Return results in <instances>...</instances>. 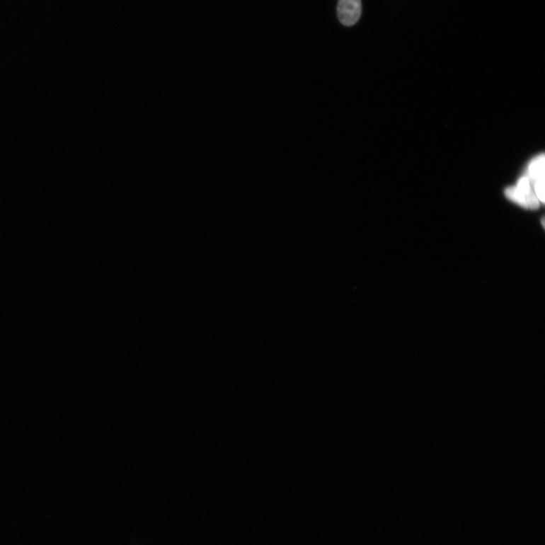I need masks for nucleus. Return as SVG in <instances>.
Listing matches in <instances>:
<instances>
[{
	"instance_id": "1",
	"label": "nucleus",
	"mask_w": 545,
	"mask_h": 545,
	"mask_svg": "<svg viewBox=\"0 0 545 545\" xmlns=\"http://www.w3.org/2000/svg\"><path fill=\"white\" fill-rule=\"evenodd\" d=\"M505 195L509 200L521 206L522 208L529 210H536L539 208L540 202L527 176L522 177L515 186L507 188L505 190Z\"/></svg>"
},
{
	"instance_id": "2",
	"label": "nucleus",
	"mask_w": 545,
	"mask_h": 545,
	"mask_svg": "<svg viewBox=\"0 0 545 545\" xmlns=\"http://www.w3.org/2000/svg\"><path fill=\"white\" fill-rule=\"evenodd\" d=\"M544 154L534 158L528 166L527 176L529 178L534 191L541 203L544 202Z\"/></svg>"
},
{
	"instance_id": "3",
	"label": "nucleus",
	"mask_w": 545,
	"mask_h": 545,
	"mask_svg": "<svg viewBox=\"0 0 545 545\" xmlns=\"http://www.w3.org/2000/svg\"><path fill=\"white\" fill-rule=\"evenodd\" d=\"M362 12L361 0H339L337 6V15L341 23L345 26L355 25Z\"/></svg>"
}]
</instances>
